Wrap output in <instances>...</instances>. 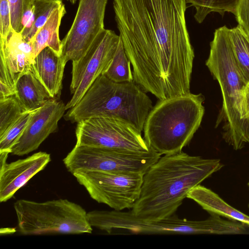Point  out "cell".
Instances as JSON below:
<instances>
[{"instance_id": "1", "label": "cell", "mask_w": 249, "mask_h": 249, "mask_svg": "<svg viewBox=\"0 0 249 249\" xmlns=\"http://www.w3.org/2000/svg\"><path fill=\"white\" fill-rule=\"evenodd\" d=\"M185 0H113L133 81L159 100L190 93L195 53Z\"/></svg>"}, {"instance_id": "2", "label": "cell", "mask_w": 249, "mask_h": 249, "mask_svg": "<svg viewBox=\"0 0 249 249\" xmlns=\"http://www.w3.org/2000/svg\"><path fill=\"white\" fill-rule=\"evenodd\" d=\"M223 166L219 159L182 151L160 157L144 174L141 194L131 213L149 221L171 216L194 188Z\"/></svg>"}, {"instance_id": "3", "label": "cell", "mask_w": 249, "mask_h": 249, "mask_svg": "<svg viewBox=\"0 0 249 249\" xmlns=\"http://www.w3.org/2000/svg\"><path fill=\"white\" fill-rule=\"evenodd\" d=\"M206 65L222 93V106L216 125L222 123L223 139L234 149H241L249 143V116L244 99L248 82L234 57L226 26L215 30Z\"/></svg>"}, {"instance_id": "4", "label": "cell", "mask_w": 249, "mask_h": 249, "mask_svg": "<svg viewBox=\"0 0 249 249\" xmlns=\"http://www.w3.org/2000/svg\"><path fill=\"white\" fill-rule=\"evenodd\" d=\"M153 107L146 92L134 81L118 83L103 74L64 118L72 123L94 117L114 118L127 123L142 132Z\"/></svg>"}, {"instance_id": "5", "label": "cell", "mask_w": 249, "mask_h": 249, "mask_svg": "<svg viewBox=\"0 0 249 249\" xmlns=\"http://www.w3.org/2000/svg\"><path fill=\"white\" fill-rule=\"evenodd\" d=\"M204 100L201 93L190 92L159 100L143 127V138L148 145L161 155L182 151L201 124Z\"/></svg>"}, {"instance_id": "6", "label": "cell", "mask_w": 249, "mask_h": 249, "mask_svg": "<svg viewBox=\"0 0 249 249\" xmlns=\"http://www.w3.org/2000/svg\"><path fill=\"white\" fill-rule=\"evenodd\" d=\"M18 231L23 235L91 233L88 213L67 199L44 202L19 199L14 204Z\"/></svg>"}, {"instance_id": "7", "label": "cell", "mask_w": 249, "mask_h": 249, "mask_svg": "<svg viewBox=\"0 0 249 249\" xmlns=\"http://www.w3.org/2000/svg\"><path fill=\"white\" fill-rule=\"evenodd\" d=\"M90 225L108 233L126 231L141 234H213L222 230L220 218L214 215L203 220H189L172 215L149 221L136 217L131 211L93 210L88 213Z\"/></svg>"}, {"instance_id": "8", "label": "cell", "mask_w": 249, "mask_h": 249, "mask_svg": "<svg viewBox=\"0 0 249 249\" xmlns=\"http://www.w3.org/2000/svg\"><path fill=\"white\" fill-rule=\"evenodd\" d=\"M160 157L154 149L140 152L75 145L63 161L72 174L79 171H94L144 175Z\"/></svg>"}, {"instance_id": "9", "label": "cell", "mask_w": 249, "mask_h": 249, "mask_svg": "<svg viewBox=\"0 0 249 249\" xmlns=\"http://www.w3.org/2000/svg\"><path fill=\"white\" fill-rule=\"evenodd\" d=\"M72 175L93 199L116 211L132 209L140 196L144 175L94 171Z\"/></svg>"}, {"instance_id": "10", "label": "cell", "mask_w": 249, "mask_h": 249, "mask_svg": "<svg viewBox=\"0 0 249 249\" xmlns=\"http://www.w3.org/2000/svg\"><path fill=\"white\" fill-rule=\"evenodd\" d=\"M141 133L130 124L120 120L91 118L77 123L75 145L149 152L153 149L142 137Z\"/></svg>"}, {"instance_id": "11", "label": "cell", "mask_w": 249, "mask_h": 249, "mask_svg": "<svg viewBox=\"0 0 249 249\" xmlns=\"http://www.w3.org/2000/svg\"><path fill=\"white\" fill-rule=\"evenodd\" d=\"M120 39V35L105 28L85 54L78 60L72 62L70 91L72 96L66 105V110L75 106L96 78L107 71Z\"/></svg>"}, {"instance_id": "12", "label": "cell", "mask_w": 249, "mask_h": 249, "mask_svg": "<svg viewBox=\"0 0 249 249\" xmlns=\"http://www.w3.org/2000/svg\"><path fill=\"white\" fill-rule=\"evenodd\" d=\"M108 0H79L75 17L61 40V56L66 63L80 59L98 35L105 29Z\"/></svg>"}, {"instance_id": "13", "label": "cell", "mask_w": 249, "mask_h": 249, "mask_svg": "<svg viewBox=\"0 0 249 249\" xmlns=\"http://www.w3.org/2000/svg\"><path fill=\"white\" fill-rule=\"evenodd\" d=\"M0 99L15 94L16 84L31 71L34 57L31 43L21 33L12 29L5 39H0Z\"/></svg>"}, {"instance_id": "14", "label": "cell", "mask_w": 249, "mask_h": 249, "mask_svg": "<svg viewBox=\"0 0 249 249\" xmlns=\"http://www.w3.org/2000/svg\"><path fill=\"white\" fill-rule=\"evenodd\" d=\"M66 110V105L57 98L51 99L42 107L34 110L10 153L21 156L37 149L51 133L57 131L58 122Z\"/></svg>"}, {"instance_id": "15", "label": "cell", "mask_w": 249, "mask_h": 249, "mask_svg": "<svg viewBox=\"0 0 249 249\" xmlns=\"http://www.w3.org/2000/svg\"><path fill=\"white\" fill-rule=\"evenodd\" d=\"M10 153L0 152V201L13 196L32 177L43 170L51 160L49 154L40 151L23 159L6 163Z\"/></svg>"}, {"instance_id": "16", "label": "cell", "mask_w": 249, "mask_h": 249, "mask_svg": "<svg viewBox=\"0 0 249 249\" xmlns=\"http://www.w3.org/2000/svg\"><path fill=\"white\" fill-rule=\"evenodd\" d=\"M66 63L61 55L49 47L43 49L33 60L31 71L53 98H57L61 94Z\"/></svg>"}, {"instance_id": "17", "label": "cell", "mask_w": 249, "mask_h": 249, "mask_svg": "<svg viewBox=\"0 0 249 249\" xmlns=\"http://www.w3.org/2000/svg\"><path fill=\"white\" fill-rule=\"evenodd\" d=\"M187 198L199 205L211 214H216L249 226V215L228 204L217 194L200 184L194 188Z\"/></svg>"}, {"instance_id": "18", "label": "cell", "mask_w": 249, "mask_h": 249, "mask_svg": "<svg viewBox=\"0 0 249 249\" xmlns=\"http://www.w3.org/2000/svg\"><path fill=\"white\" fill-rule=\"evenodd\" d=\"M15 94L25 111L36 110L53 98L31 71L18 80Z\"/></svg>"}, {"instance_id": "19", "label": "cell", "mask_w": 249, "mask_h": 249, "mask_svg": "<svg viewBox=\"0 0 249 249\" xmlns=\"http://www.w3.org/2000/svg\"><path fill=\"white\" fill-rule=\"evenodd\" d=\"M66 13L65 7L63 3L52 12L46 22L29 42L33 48L34 59L46 47L50 48L58 54L61 55V40L59 37V27Z\"/></svg>"}, {"instance_id": "20", "label": "cell", "mask_w": 249, "mask_h": 249, "mask_svg": "<svg viewBox=\"0 0 249 249\" xmlns=\"http://www.w3.org/2000/svg\"><path fill=\"white\" fill-rule=\"evenodd\" d=\"M229 36L236 62L249 83V37L238 25L229 28Z\"/></svg>"}, {"instance_id": "21", "label": "cell", "mask_w": 249, "mask_h": 249, "mask_svg": "<svg viewBox=\"0 0 249 249\" xmlns=\"http://www.w3.org/2000/svg\"><path fill=\"white\" fill-rule=\"evenodd\" d=\"M130 65L121 38L112 61L103 74L118 83L133 81Z\"/></svg>"}, {"instance_id": "22", "label": "cell", "mask_w": 249, "mask_h": 249, "mask_svg": "<svg viewBox=\"0 0 249 249\" xmlns=\"http://www.w3.org/2000/svg\"><path fill=\"white\" fill-rule=\"evenodd\" d=\"M25 112L15 94L0 99V136Z\"/></svg>"}, {"instance_id": "23", "label": "cell", "mask_w": 249, "mask_h": 249, "mask_svg": "<svg viewBox=\"0 0 249 249\" xmlns=\"http://www.w3.org/2000/svg\"><path fill=\"white\" fill-rule=\"evenodd\" d=\"M34 111H25L20 117L0 136V152L11 150L26 127Z\"/></svg>"}, {"instance_id": "24", "label": "cell", "mask_w": 249, "mask_h": 249, "mask_svg": "<svg viewBox=\"0 0 249 249\" xmlns=\"http://www.w3.org/2000/svg\"><path fill=\"white\" fill-rule=\"evenodd\" d=\"M62 3V0H55L49 4L36 18L28 33L24 38V39L30 42L39 29L46 22L52 12Z\"/></svg>"}, {"instance_id": "25", "label": "cell", "mask_w": 249, "mask_h": 249, "mask_svg": "<svg viewBox=\"0 0 249 249\" xmlns=\"http://www.w3.org/2000/svg\"><path fill=\"white\" fill-rule=\"evenodd\" d=\"M37 0H23L22 5L21 35L24 38L33 24V18Z\"/></svg>"}, {"instance_id": "26", "label": "cell", "mask_w": 249, "mask_h": 249, "mask_svg": "<svg viewBox=\"0 0 249 249\" xmlns=\"http://www.w3.org/2000/svg\"><path fill=\"white\" fill-rule=\"evenodd\" d=\"M234 15L238 25L249 37V0H238Z\"/></svg>"}, {"instance_id": "27", "label": "cell", "mask_w": 249, "mask_h": 249, "mask_svg": "<svg viewBox=\"0 0 249 249\" xmlns=\"http://www.w3.org/2000/svg\"><path fill=\"white\" fill-rule=\"evenodd\" d=\"M12 28L8 0H0V39H5Z\"/></svg>"}, {"instance_id": "28", "label": "cell", "mask_w": 249, "mask_h": 249, "mask_svg": "<svg viewBox=\"0 0 249 249\" xmlns=\"http://www.w3.org/2000/svg\"><path fill=\"white\" fill-rule=\"evenodd\" d=\"M10 6L11 23L12 29L22 32L21 21L23 0H8Z\"/></svg>"}, {"instance_id": "29", "label": "cell", "mask_w": 249, "mask_h": 249, "mask_svg": "<svg viewBox=\"0 0 249 249\" xmlns=\"http://www.w3.org/2000/svg\"><path fill=\"white\" fill-rule=\"evenodd\" d=\"M238 0H210L209 12L219 13L224 16L226 12L234 14Z\"/></svg>"}, {"instance_id": "30", "label": "cell", "mask_w": 249, "mask_h": 249, "mask_svg": "<svg viewBox=\"0 0 249 249\" xmlns=\"http://www.w3.org/2000/svg\"><path fill=\"white\" fill-rule=\"evenodd\" d=\"M186 3H190L194 6L196 13L195 19L199 23H202L209 14V7L210 0H185Z\"/></svg>"}, {"instance_id": "31", "label": "cell", "mask_w": 249, "mask_h": 249, "mask_svg": "<svg viewBox=\"0 0 249 249\" xmlns=\"http://www.w3.org/2000/svg\"><path fill=\"white\" fill-rule=\"evenodd\" d=\"M244 99L246 110L249 116V83H248L244 89Z\"/></svg>"}, {"instance_id": "32", "label": "cell", "mask_w": 249, "mask_h": 249, "mask_svg": "<svg viewBox=\"0 0 249 249\" xmlns=\"http://www.w3.org/2000/svg\"><path fill=\"white\" fill-rule=\"evenodd\" d=\"M16 231L14 228H4L0 229V234H12Z\"/></svg>"}, {"instance_id": "33", "label": "cell", "mask_w": 249, "mask_h": 249, "mask_svg": "<svg viewBox=\"0 0 249 249\" xmlns=\"http://www.w3.org/2000/svg\"><path fill=\"white\" fill-rule=\"evenodd\" d=\"M66 0V1H69L70 2H71L72 4H74L77 0Z\"/></svg>"}, {"instance_id": "34", "label": "cell", "mask_w": 249, "mask_h": 249, "mask_svg": "<svg viewBox=\"0 0 249 249\" xmlns=\"http://www.w3.org/2000/svg\"><path fill=\"white\" fill-rule=\"evenodd\" d=\"M248 186H249V182H248Z\"/></svg>"}, {"instance_id": "35", "label": "cell", "mask_w": 249, "mask_h": 249, "mask_svg": "<svg viewBox=\"0 0 249 249\" xmlns=\"http://www.w3.org/2000/svg\"><path fill=\"white\" fill-rule=\"evenodd\" d=\"M248 207H249V204H248Z\"/></svg>"}]
</instances>
